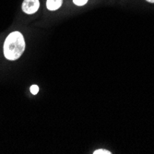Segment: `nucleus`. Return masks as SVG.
Instances as JSON below:
<instances>
[{
	"instance_id": "obj_1",
	"label": "nucleus",
	"mask_w": 154,
	"mask_h": 154,
	"mask_svg": "<svg viewBox=\"0 0 154 154\" xmlns=\"http://www.w3.org/2000/svg\"><path fill=\"white\" fill-rule=\"evenodd\" d=\"M4 55L8 60L19 59L25 49V41L20 32H13L8 35L4 43Z\"/></svg>"
},
{
	"instance_id": "obj_2",
	"label": "nucleus",
	"mask_w": 154,
	"mask_h": 154,
	"mask_svg": "<svg viewBox=\"0 0 154 154\" xmlns=\"http://www.w3.org/2000/svg\"><path fill=\"white\" fill-rule=\"evenodd\" d=\"M40 8V1L39 0H24L21 8L22 11L26 14H34Z\"/></svg>"
},
{
	"instance_id": "obj_3",
	"label": "nucleus",
	"mask_w": 154,
	"mask_h": 154,
	"mask_svg": "<svg viewBox=\"0 0 154 154\" xmlns=\"http://www.w3.org/2000/svg\"><path fill=\"white\" fill-rule=\"evenodd\" d=\"M63 4V0H47L46 8L51 11L57 10Z\"/></svg>"
},
{
	"instance_id": "obj_4",
	"label": "nucleus",
	"mask_w": 154,
	"mask_h": 154,
	"mask_svg": "<svg viewBox=\"0 0 154 154\" xmlns=\"http://www.w3.org/2000/svg\"><path fill=\"white\" fill-rule=\"evenodd\" d=\"M89 0H73V3L77 6H84L86 5Z\"/></svg>"
},
{
	"instance_id": "obj_5",
	"label": "nucleus",
	"mask_w": 154,
	"mask_h": 154,
	"mask_svg": "<svg viewBox=\"0 0 154 154\" xmlns=\"http://www.w3.org/2000/svg\"><path fill=\"white\" fill-rule=\"evenodd\" d=\"M94 154H111L112 152L107 150V149H96L94 152Z\"/></svg>"
},
{
	"instance_id": "obj_6",
	"label": "nucleus",
	"mask_w": 154,
	"mask_h": 154,
	"mask_svg": "<svg viewBox=\"0 0 154 154\" xmlns=\"http://www.w3.org/2000/svg\"><path fill=\"white\" fill-rule=\"evenodd\" d=\"M31 92L33 94V95H35V94H37L38 93V91H39V87L37 86V85H32V87H31Z\"/></svg>"
},
{
	"instance_id": "obj_7",
	"label": "nucleus",
	"mask_w": 154,
	"mask_h": 154,
	"mask_svg": "<svg viewBox=\"0 0 154 154\" xmlns=\"http://www.w3.org/2000/svg\"><path fill=\"white\" fill-rule=\"evenodd\" d=\"M146 1H148L149 3H154V0H146Z\"/></svg>"
}]
</instances>
